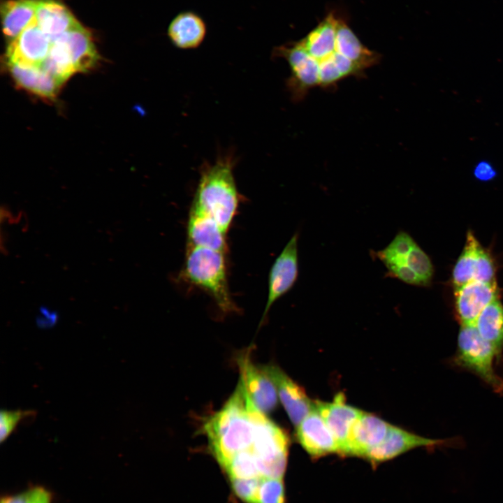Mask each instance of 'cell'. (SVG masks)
Here are the masks:
<instances>
[{
    "label": "cell",
    "mask_w": 503,
    "mask_h": 503,
    "mask_svg": "<svg viewBox=\"0 0 503 503\" xmlns=\"http://www.w3.org/2000/svg\"><path fill=\"white\" fill-rule=\"evenodd\" d=\"M272 55L289 65L286 86L296 102L312 89H335L345 79L363 78L365 71L381 59L380 54L365 46L337 10H330L302 38L275 47Z\"/></svg>",
    "instance_id": "6da1fadb"
},
{
    "label": "cell",
    "mask_w": 503,
    "mask_h": 503,
    "mask_svg": "<svg viewBox=\"0 0 503 503\" xmlns=\"http://www.w3.org/2000/svg\"><path fill=\"white\" fill-rule=\"evenodd\" d=\"M268 419L250 398L242 382L224 406L203 423L209 447L222 467L237 453L253 451L259 432Z\"/></svg>",
    "instance_id": "7a4b0ae2"
},
{
    "label": "cell",
    "mask_w": 503,
    "mask_h": 503,
    "mask_svg": "<svg viewBox=\"0 0 503 503\" xmlns=\"http://www.w3.org/2000/svg\"><path fill=\"white\" fill-rule=\"evenodd\" d=\"M235 163V157L229 152L212 163H204L191 204L211 217L226 233L240 201L233 173Z\"/></svg>",
    "instance_id": "3957f363"
},
{
    "label": "cell",
    "mask_w": 503,
    "mask_h": 503,
    "mask_svg": "<svg viewBox=\"0 0 503 503\" xmlns=\"http://www.w3.org/2000/svg\"><path fill=\"white\" fill-rule=\"evenodd\" d=\"M182 275L211 296L224 312L236 309L229 291L224 252L187 246Z\"/></svg>",
    "instance_id": "277c9868"
},
{
    "label": "cell",
    "mask_w": 503,
    "mask_h": 503,
    "mask_svg": "<svg viewBox=\"0 0 503 503\" xmlns=\"http://www.w3.org/2000/svg\"><path fill=\"white\" fill-rule=\"evenodd\" d=\"M498 358L495 348L481 337L474 325H461L453 365L470 371L494 392L503 394V379L494 366Z\"/></svg>",
    "instance_id": "5b68a950"
},
{
    "label": "cell",
    "mask_w": 503,
    "mask_h": 503,
    "mask_svg": "<svg viewBox=\"0 0 503 503\" xmlns=\"http://www.w3.org/2000/svg\"><path fill=\"white\" fill-rule=\"evenodd\" d=\"M458 438L432 439L424 437L391 425L384 440L368 451L365 457L372 465L393 459L410 450L425 447L437 448L458 446Z\"/></svg>",
    "instance_id": "8992f818"
},
{
    "label": "cell",
    "mask_w": 503,
    "mask_h": 503,
    "mask_svg": "<svg viewBox=\"0 0 503 503\" xmlns=\"http://www.w3.org/2000/svg\"><path fill=\"white\" fill-rule=\"evenodd\" d=\"M298 233L296 232L272 263L268 275V290L262 321L271 306L294 286L298 277Z\"/></svg>",
    "instance_id": "52a82bcc"
},
{
    "label": "cell",
    "mask_w": 503,
    "mask_h": 503,
    "mask_svg": "<svg viewBox=\"0 0 503 503\" xmlns=\"http://www.w3.org/2000/svg\"><path fill=\"white\" fill-rule=\"evenodd\" d=\"M52 42L38 27L34 17L7 48L8 63L27 67H40L48 57Z\"/></svg>",
    "instance_id": "ba28073f"
},
{
    "label": "cell",
    "mask_w": 503,
    "mask_h": 503,
    "mask_svg": "<svg viewBox=\"0 0 503 503\" xmlns=\"http://www.w3.org/2000/svg\"><path fill=\"white\" fill-rule=\"evenodd\" d=\"M240 379L254 404L264 414L272 411L277 405V389L263 365L252 362L245 352L237 358Z\"/></svg>",
    "instance_id": "9c48e42d"
},
{
    "label": "cell",
    "mask_w": 503,
    "mask_h": 503,
    "mask_svg": "<svg viewBox=\"0 0 503 503\" xmlns=\"http://www.w3.org/2000/svg\"><path fill=\"white\" fill-rule=\"evenodd\" d=\"M296 440L313 458L339 454V446L315 405L296 427Z\"/></svg>",
    "instance_id": "30bf717a"
},
{
    "label": "cell",
    "mask_w": 503,
    "mask_h": 503,
    "mask_svg": "<svg viewBox=\"0 0 503 503\" xmlns=\"http://www.w3.org/2000/svg\"><path fill=\"white\" fill-rule=\"evenodd\" d=\"M277 389L279 400L291 421L296 427L312 409V400L302 386L275 365H263Z\"/></svg>",
    "instance_id": "8fae6325"
},
{
    "label": "cell",
    "mask_w": 503,
    "mask_h": 503,
    "mask_svg": "<svg viewBox=\"0 0 503 503\" xmlns=\"http://www.w3.org/2000/svg\"><path fill=\"white\" fill-rule=\"evenodd\" d=\"M391 425L363 411L350 428L344 456L365 458L370 450L384 440Z\"/></svg>",
    "instance_id": "7c38bea8"
},
{
    "label": "cell",
    "mask_w": 503,
    "mask_h": 503,
    "mask_svg": "<svg viewBox=\"0 0 503 503\" xmlns=\"http://www.w3.org/2000/svg\"><path fill=\"white\" fill-rule=\"evenodd\" d=\"M314 405L337 442L339 455L344 456L350 428L363 411L347 404L343 393L332 402L314 400Z\"/></svg>",
    "instance_id": "4fadbf2b"
},
{
    "label": "cell",
    "mask_w": 503,
    "mask_h": 503,
    "mask_svg": "<svg viewBox=\"0 0 503 503\" xmlns=\"http://www.w3.org/2000/svg\"><path fill=\"white\" fill-rule=\"evenodd\" d=\"M497 284L472 281L455 289V309L461 325H474L481 311L497 298Z\"/></svg>",
    "instance_id": "5bb4252c"
},
{
    "label": "cell",
    "mask_w": 503,
    "mask_h": 503,
    "mask_svg": "<svg viewBox=\"0 0 503 503\" xmlns=\"http://www.w3.org/2000/svg\"><path fill=\"white\" fill-rule=\"evenodd\" d=\"M187 229V246L205 247L226 252V233L211 217L192 205Z\"/></svg>",
    "instance_id": "9a60e30c"
},
{
    "label": "cell",
    "mask_w": 503,
    "mask_h": 503,
    "mask_svg": "<svg viewBox=\"0 0 503 503\" xmlns=\"http://www.w3.org/2000/svg\"><path fill=\"white\" fill-rule=\"evenodd\" d=\"M35 18L52 43L80 25L68 8L56 0H36Z\"/></svg>",
    "instance_id": "2e32d148"
},
{
    "label": "cell",
    "mask_w": 503,
    "mask_h": 503,
    "mask_svg": "<svg viewBox=\"0 0 503 503\" xmlns=\"http://www.w3.org/2000/svg\"><path fill=\"white\" fill-rule=\"evenodd\" d=\"M206 33L205 21L193 11L178 13L168 27V36L171 43L183 50L198 47L205 39Z\"/></svg>",
    "instance_id": "e0dca14e"
},
{
    "label": "cell",
    "mask_w": 503,
    "mask_h": 503,
    "mask_svg": "<svg viewBox=\"0 0 503 503\" xmlns=\"http://www.w3.org/2000/svg\"><path fill=\"white\" fill-rule=\"evenodd\" d=\"M16 83L41 96L53 99L61 85L56 79L38 67H27L8 63Z\"/></svg>",
    "instance_id": "ac0fdd59"
},
{
    "label": "cell",
    "mask_w": 503,
    "mask_h": 503,
    "mask_svg": "<svg viewBox=\"0 0 503 503\" xmlns=\"http://www.w3.org/2000/svg\"><path fill=\"white\" fill-rule=\"evenodd\" d=\"M61 36L75 71H87L95 65L99 56L88 31L80 24Z\"/></svg>",
    "instance_id": "d6986e66"
},
{
    "label": "cell",
    "mask_w": 503,
    "mask_h": 503,
    "mask_svg": "<svg viewBox=\"0 0 503 503\" xmlns=\"http://www.w3.org/2000/svg\"><path fill=\"white\" fill-rule=\"evenodd\" d=\"M3 31L11 41L31 22L36 15V0H10L1 8Z\"/></svg>",
    "instance_id": "ffe728a7"
},
{
    "label": "cell",
    "mask_w": 503,
    "mask_h": 503,
    "mask_svg": "<svg viewBox=\"0 0 503 503\" xmlns=\"http://www.w3.org/2000/svg\"><path fill=\"white\" fill-rule=\"evenodd\" d=\"M474 326L481 337L495 348L500 357L503 351V306L498 299L481 311Z\"/></svg>",
    "instance_id": "44dd1931"
},
{
    "label": "cell",
    "mask_w": 503,
    "mask_h": 503,
    "mask_svg": "<svg viewBox=\"0 0 503 503\" xmlns=\"http://www.w3.org/2000/svg\"><path fill=\"white\" fill-rule=\"evenodd\" d=\"M481 245L471 231H468L463 251L453 270L455 289L474 281L476 263Z\"/></svg>",
    "instance_id": "7402d4cb"
},
{
    "label": "cell",
    "mask_w": 503,
    "mask_h": 503,
    "mask_svg": "<svg viewBox=\"0 0 503 503\" xmlns=\"http://www.w3.org/2000/svg\"><path fill=\"white\" fill-rule=\"evenodd\" d=\"M386 268L405 265L412 270L425 286L430 282L433 275V267L427 254L416 244L406 255L384 261Z\"/></svg>",
    "instance_id": "603a6c76"
},
{
    "label": "cell",
    "mask_w": 503,
    "mask_h": 503,
    "mask_svg": "<svg viewBox=\"0 0 503 503\" xmlns=\"http://www.w3.org/2000/svg\"><path fill=\"white\" fill-rule=\"evenodd\" d=\"M222 467L229 476L230 480L263 477L258 469L257 457L252 450L237 453Z\"/></svg>",
    "instance_id": "cb8c5ba5"
},
{
    "label": "cell",
    "mask_w": 503,
    "mask_h": 503,
    "mask_svg": "<svg viewBox=\"0 0 503 503\" xmlns=\"http://www.w3.org/2000/svg\"><path fill=\"white\" fill-rule=\"evenodd\" d=\"M257 503H285L282 479L263 477L258 493Z\"/></svg>",
    "instance_id": "d4e9b609"
},
{
    "label": "cell",
    "mask_w": 503,
    "mask_h": 503,
    "mask_svg": "<svg viewBox=\"0 0 503 503\" xmlns=\"http://www.w3.org/2000/svg\"><path fill=\"white\" fill-rule=\"evenodd\" d=\"M263 477L231 479L235 495L246 503H257L259 487Z\"/></svg>",
    "instance_id": "484cf974"
},
{
    "label": "cell",
    "mask_w": 503,
    "mask_h": 503,
    "mask_svg": "<svg viewBox=\"0 0 503 503\" xmlns=\"http://www.w3.org/2000/svg\"><path fill=\"white\" fill-rule=\"evenodd\" d=\"M34 414V411L29 410H2L0 413L1 442H3L10 436L23 418Z\"/></svg>",
    "instance_id": "4316f807"
},
{
    "label": "cell",
    "mask_w": 503,
    "mask_h": 503,
    "mask_svg": "<svg viewBox=\"0 0 503 503\" xmlns=\"http://www.w3.org/2000/svg\"><path fill=\"white\" fill-rule=\"evenodd\" d=\"M1 503H52V495L43 487L36 486L20 494L5 497Z\"/></svg>",
    "instance_id": "83f0119b"
},
{
    "label": "cell",
    "mask_w": 503,
    "mask_h": 503,
    "mask_svg": "<svg viewBox=\"0 0 503 503\" xmlns=\"http://www.w3.org/2000/svg\"><path fill=\"white\" fill-rule=\"evenodd\" d=\"M495 272L492 258L482 247L476 263L474 281L488 284H495Z\"/></svg>",
    "instance_id": "f1b7e54d"
},
{
    "label": "cell",
    "mask_w": 503,
    "mask_h": 503,
    "mask_svg": "<svg viewBox=\"0 0 503 503\" xmlns=\"http://www.w3.org/2000/svg\"><path fill=\"white\" fill-rule=\"evenodd\" d=\"M475 173L478 178L483 180L492 178L495 174L491 168H488L486 165L484 166L481 165L480 167H478Z\"/></svg>",
    "instance_id": "f546056e"
}]
</instances>
